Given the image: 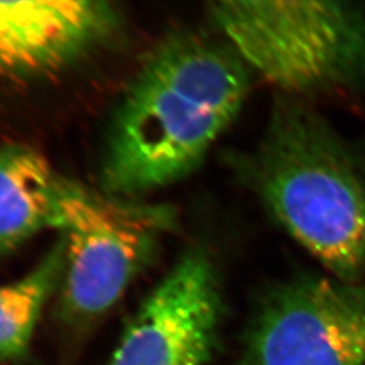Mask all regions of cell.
<instances>
[{
	"label": "cell",
	"instance_id": "6da1fadb",
	"mask_svg": "<svg viewBox=\"0 0 365 365\" xmlns=\"http://www.w3.org/2000/svg\"><path fill=\"white\" fill-rule=\"evenodd\" d=\"M249 66L225 39L179 31L138 69L113 118L103 190L133 197L200 165L249 92Z\"/></svg>",
	"mask_w": 365,
	"mask_h": 365
},
{
	"label": "cell",
	"instance_id": "7a4b0ae2",
	"mask_svg": "<svg viewBox=\"0 0 365 365\" xmlns=\"http://www.w3.org/2000/svg\"><path fill=\"white\" fill-rule=\"evenodd\" d=\"M232 165L289 235L336 279L365 269V173L351 146L303 98H274L268 125Z\"/></svg>",
	"mask_w": 365,
	"mask_h": 365
},
{
	"label": "cell",
	"instance_id": "3957f363",
	"mask_svg": "<svg viewBox=\"0 0 365 365\" xmlns=\"http://www.w3.org/2000/svg\"><path fill=\"white\" fill-rule=\"evenodd\" d=\"M244 63L304 98L365 84V14L354 0H205Z\"/></svg>",
	"mask_w": 365,
	"mask_h": 365
},
{
	"label": "cell",
	"instance_id": "277c9868",
	"mask_svg": "<svg viewBox=\"0 0 365 365\" xmlns=\"http://www.w3.org/2000/svg\"><path fill=\"white\" fill-rule=\"evenodd\" d=\"M175 211L93 190L66 178L56 222L64 235L68 312L93 317L111 307L152 260Z\"/></svg>",
	"mask_w": 365,
	"mask_h": 365
},
{
	"label": "cell",
	"instance_id": "5b68a950",
	"mask_svg": "<svg viewBox=\"0 0 365 365\" xmlns=\"http://www.w3.org/2000/svg\"><path fill=\"white\" fill-rule=\"evenodd\" d=\"M241 365H365V287L302 277L274 289Z\"/></svg>",
	"mask_w": 365,
	"mask_h": 365
},
{
	"label": "cell",
	"instance_id": "8992f818",
	"mask_svg": "<svg viewBox=\"0 0 365 365\" xmlns=\"http://www.w3.org/2000/svg\"><path fill=\"white\" fill-rule=\"evenodd\" d=\"M220 312L212 265L202 252H190L145 300L110 365H203Z\"/></svg>",
	"mask_w": 365,
	"mask_h": 365
},
{
	"label": "cell",
	"instance_id": "52a82bcc",
	"mask_svg": "<svg viewBox=\"0 0 365 365\" xmlns=\"http://www.w3.org/2000/svg\"><path fill=\"white\" fill-rule=\"evenodd\" d=\"M117 26L113 0H0V84L57 75Z\"/></svg>",
	"mask_w": 365,
	"mask_h": 365
},
{
	"label": "cell",
	"instance_id": "ba28073f",
	"mask_svg": "<svg viewBox=\"0 0 365 365\" xmlns=\"http://www.w3.org/2000/svg\"><path fill=\"white\" fill-rule=\"evenodd\" d=\"M66 182L36 149L0 145V256L56 227Z\"/></svg>",
	"mask_w": 365,
	"mask_h": 365
},
{
	"label": "cell",
	"instance_id": "9c48e42d",
	"mask_svg": "<svg viewBox=\"0 0 365 365\" xmlns=\"http://www.w3.org/2000/svg\"><path fill=\"white\" fill-rule=\"evenodd\" d=\"M66 264L61 241L26 276L0 286V359L25 354L46 300L66 274Z\"/></svg>",
	"mask_w": 365,
	"mask_h": 365
}]
</instances>
